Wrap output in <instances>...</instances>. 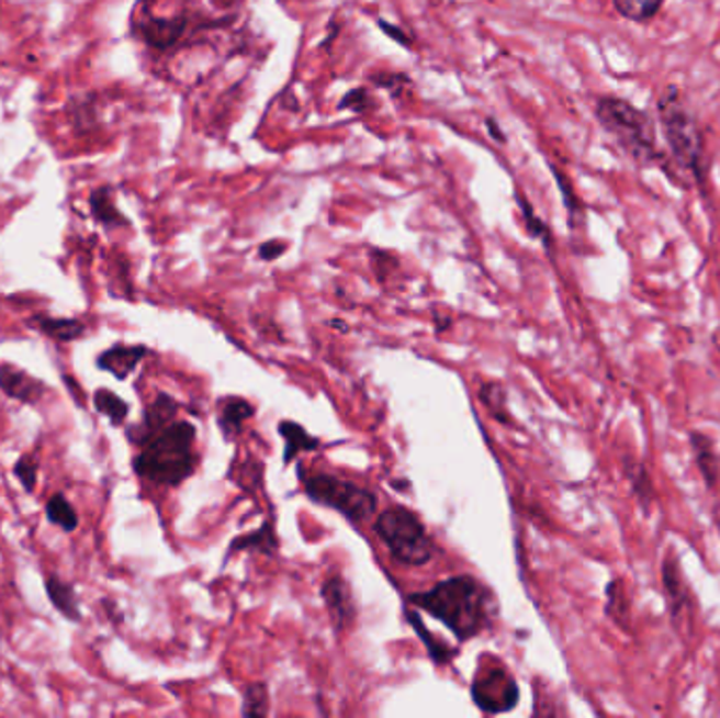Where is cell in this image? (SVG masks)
<instances>
[{
    "label": "cell",
    "instance_id": "obj_1",
    "mask_svg": "<svg viewBox=\"0 0 720 718\" xmlns=\"http://www.w3.org/2000/svg\"><path fill=\"white\" fill-rule=\"evenodd\" d=\"M409 603L442 621L460 641L479 637L491 619V594L472 575H455L435 588L415 592Z\"/></svg>",
    "mask_w": 720,
    "mask_h": 718
},
{
    "label": "cell",
    "instance_id": "obj_2",
    "mask_svg": "<svg viewBox=\"0 0 720 718\" xmlns=\"http://www.w3.org/2000/svg\"><path fill=\"white\" fill-rule=\"evenodd\" d=\"M196 428L190 422H171L148 438L133 458V470L139 479L162 485L180 487L196 470Z\"/></svg>",
    "mask_w": 720,
    "mask_h": 718
},
{
    "label": "cell",
    "instance_id": "obj_3",
    "mask_svg": "<svg viewBox=\"0 0 720 718\" xmlns=\"http://www.w3.org/2000/svg\"><path fill=\"white\" fill-rule=\"evenodd\" d=\"M375 531L396 563L421 566L430 563L437 554V546L428 536L424 523L417 514L403 506H394L380 514L375 520Z\"/></svg>",
    "mask_w": 720,
    "mask_h": 718
},
{
    "label": "cell",
    "instance_id": "obj_4",
    "mask_svg": "<svg viewBox=\"0 0 720 718\" xmlns=\"http://www.w3.org/2000/svg\"><path fill=\"white\" fill-rule=\"evenodd\" d=\"M660 119H662V128L666 135L670 150L676 158V162L694 176L697 183L704 180V139L697 128L691 112L687 105L680 102L676 89H668L662 100H660Z\"/></svg>",
    "mask_w": 720,
    "mask_h": 718
},
{
    "label": "cell",
    "instance_id": "obj_5",
    "mask_svg": "<svg viewBox=\"0 0 720 718\" xmlns=\"http://www.w3.org/2000/svg\"><path fill=\"white\" fill-rule=\"evenodd\" d=\"M600 125L618 137L621 148L639 162H655L657 144L649 116L618 98H603L596 105Z\"/></svg>",
    "mask_w": 720,
    "mask_h": 718
},
{
    "label": "cell",
    "instance_id": "obj_6",
    "mask_svg": "<svg viewBox=\"0 0 720 718\" xmlns=\"http://www.w3.org/2000/svg\"><path fill=\"white\" fill-rule=\"evenodd\" d=\"M304 489L312 502L334 508L352 523H364L378 511V497L369 489L331 474H310L304 479Z\"/></svg>",
    "mask_w": 720,
    "mask_h": 718
},
{
    "label": "cell",
    "instance_id": "obj_7",
    "mask_svg": "<svg viewBox=\"0 0 720 718\" xmlns=\"http://www.w3.org/2000/svg\"><path fill=\"white\" fill-rule=\"evenodd\" d=\"M472 699L485 715L510 713L518 704L520 689L515 676L502 666L483 667L472 681Z\"/></svg>",
    "mask_w": 720,
    "mask_h": 718
},
{
    "label": "cell",
    "instance_id": "obj_8",
    "mask_svg": "<svg viewBox=\"0 0 720 718\" xmlns=\"http://www.w3.org/2000/svg\"><path fill=\"white\" fill-rule=\"evenodd\" d=\"M662 582H664V594L668 601L670 619L674 621V626L680 630V624L687 621L691 617V609H694V594L689 584L685 582L683 569H680V561L678 554L674 552V548H670L664 557V564H662Z\"/></svg>",
    "mask_w": 720,
    "mask_h": 718
},
{
    "label": "cell",
    "instance_id": "obj_9",
    "mask_svg": "<svg viewBox=\"0 0 720 718\" xmlns=\"http://www.w3.org/2000/svg\"><path fill=\"white\" fill-rule=\"evenodd\" d=\"M0 392L24 405H38L45 399V394L49 392V388L41 380L32 378L24 369H20L11 362H2L0 364Z\"/></svg>",
    "mask_w": 720,
    "mask_h": 718
},
{
    "label": "cell",
    "instance_id": "obj_10",
    "mask_svg": "<svg viewBox=\"0 0 720 718\" xmlns=\"http://www.w3.org/2000/svg\"><path fill=\"white\" fill-rule=\"evenodd\" d=\"M323 598H325V605H327V612H329L335 628L339 632L348 630L357 619V603H355V596H352L348 582L339 575L329 577L323 584Z\"/></svg>",
    "mask_w": 720,
    "mask_h": 718
},
{
    "label": "cell",
    "instance_id": "obj_11",
    "mask_svg": "<svg viewBox=\"0 0 720 718\" xmlns=\"http://www.w3.org/2000/svg\"><path fill=\"white\" fill-rule=\"evenodd\" d=\"M176 413H178V403L169 394L160 392L155 401L148 405V410L144 411L142 424L130 428L127 435H130L131 442L142 447L158 430H162L165 426L176 422Z\"/></svg>",
    "mask_w": 720,
    "mask_h": 718
},
{
    "label": "cell",
    "instance_id": "obj_12",
    "mask_svg": "<svg viewBox=\"0 0 720 718\" xmlns=\"http://www.w3.org/2000/svg\"><path fill=\"white\" fill-rule=\"evenodd\" d=\"M146 357H148V346H144V344H135V346L114 344L112 348L103 350L95 362H98L100 371H105V373L114 375L116 380L125 382Z\"/></svg>",
    "mask_w": 720,
    "mask_h": 718
},
{
    "label": "cell",
    "instance_id": "obj_13",
    "mask_svg": "<svg viewBox=\"0 0 720 718\" xmlns=\"http://www.w3.org/2000/svg\"><path fill=\"white\" fill-rule=\"evenodd\" d=\"M689 445H691L695 463L699 468L701 479L706 481L708 487H717L720 483V453L717 451L712 438L704 433H691Z\"/></svg>",
    "mask_w": 720,
    "mask_h": 718
},
{
    "label": "cell",
    "instance_id": "obj_14",
    "mask_svg": "<svg viewBox=\"0 0 720 718\" xmlns=\"http://www.w3.org/2000/svg\"><path fill=\"white\" fill-rule=\"evenodd\" d=\"M45 591H47V596H49L53 607L61 616L66 617L68 621L78 624L82 619V612H80V605H78L77 591H75V586L70 582L61 580L55 573H49V575H45Z\"/></svg>",
    "mask_w": 720,
    "mask_h": 718
},
{
    "label": "cell",
    "instance_id": "obj_15",
    "mask_svg": "<svg viewBox=\"0 0 720 718\" xmlns=\"http://www.w3.org/2000/svg\"><path fill=\"white\" fill-rule=\"evenodd\" d=\"M30 325L36 327V332L52 337L55 341H61V344L77 341L87 334V325L78 318H53L49 314H36V316H32Z\"/></svg>",
    "mask_w": 720,
    "mask_h": 718
},
{
    "label": "cell",
    "instance_id": "obj_16",
    "mask_svg": "<svg viewBox=\"0 0 720 718\" xmlns=\"http://www.w3.org/2000/svg\"><path fill=\"white\" fill-rule=\"evenodd\" d=\"M254 413H256V407L245 399H236V396L224 399L220 403V415H217L224 437L232 440V438H236V435H240L243 424L249 422L254 417Z\"/></svg>",
    "mask_w": 720,
    "mask_h": 718
},
{
    "label": "cell",
    "instance_id": "obj_17",
    "mask_svg": "<svg viewBox=\"0 0 720 718\" xmlns=\"http://www.w3.org/2000/svg\"><path fill=\"white\" fill-rule=\"evenodd\" d=\"M45 514L52 525L59 527L66 534H75L80 525L77 508L70 504V500L64 493H53L45 504Z\"/></svg>",
    "mask_w": 720,
    "mask_h": 718
},
{
    "label": "cell",
    "instance_id": "obj_18",
    "mask_svg": "<svg viewBox=\"0 0 720 718\" xmlns=\"http://www.w3.org/2000/svg\"><path fill=\"white\" fill-rule=\"evenodd\" d=\"M279 433L284 438V462L286 463L304 451L318 449V440L310 437L308 433L295 422H281Z\"/></svg>",
    "mask_w": 720,
    "mask_h": 718
},
{
    "label": "cell",
    "instance_id": "obj_19",
    "mask_svg": "<svg viewBox=\"0 0 720 718\" xmlns=\"http://www.w3.org/2000/svg\"><path fill=\"white\" fill-rule=\"evenodd\" d=\"M623 470H626V479L630 481V487H632V493H634L637 502L641 504L644 513H649L655 493H653V483H651V476H649L646 468L641 462L626 460Z\"/></svg>",
    "mask_w": 720,
    "mask_h": 718
},
{
    "label": "cell",
    "instance_id": "obj_20",
    "mask_svg": "<svg viewBox=\"0 0 720 718\" xmlns=\"http://www.w3.org/2000/svg\"><path fill=\"white\" fill-rule=\"evenodd\" d=\"M93 405L110 419L112 426H123L130 415V405L108 388H100L93 392Z\"/></svg>",
    "mask_w": 720,
    "mask_h": 718
},
{
    "label": "cell",
    "instance_id": "obj_21",
    "mask_svg": "<svg viewBox=\"0 0 720 718\" xmlns=\"http://www.w3.org/2000/svg\"><path fill=\"white\" fill-rule=\"evenodd\" d=\"M91 213L100 224L108 226V228L127 226V220L119 213V209L112 203L110 192L105 188H100L91 194Z\"/></svg>",
    "mask_w": 720,
    "mask_h": 718
},
{
    "label": "cell",
    "instance_id": "obj_22",
    "mask_svg": "<svg viewBox=\"0 0 720 718\" xmlns=\"http://www.w3.org/2000/svg\"><path fill=\"white\" fill-rule=\"evenodd\" d=\"M259 550L263 554H274V550L279 548V539L274 536V529H272V523H263L261 529L254 531L251 536H245V538L234 539L230 543V550Z\"/></svg>",
    "mask_w": 720,
    "mask_h": 718
},
{
    "label": "cell",
    "instance_id": "obj_23",
    "mask_svg": "<svg viewBox=\"0 0 720 718\" xmlns=\"http://www.w3.org/2000/svg\"><path fill=\"white\" fill-rule=\"evenodd\" d=\"M664 0H614L619 15L630 22H649L662 7Z\"/></svg>",
    "mask_w": 720,
    "mask_h": 718
},
{
    "label": "cell",
    "instance_id": "obj_24",
    "mask_svg": "<svg viewBox=\"0 0 720 718\" xmlns=\"http://www.w3.org/2000/svg\"><path fill=\"white\" fill-rule=\"evenodd\" d=\"M409 624H413V628L417 630V635H419V639L424 641V644L428 647V653H430V658L437 662V664H447L458 651L455 649H451V647H447V642H438L435 637H432V632H428L424 626H421V621L417 619V616L415 614H409Z\"/></svg>",
    "mask_w": 720,
    "mask_h": 718
},
{
    "label": "cell",
    "instance_id": "obj_25",
    "mask_svg": "<svg viewBox=\"0 0 720 718\" xmlns=\"http://www.w3.org/2000/svg\"><path fill=\"white\" fill-rule=\"evenodd\" d=\"M243 717H266L268 715V687L263 683H251L245 687Z\"/></svg>",
    "mask_w": 720,
    "mask_h": 718
},
{
    "label": "cell",
    "instance_id": "obj_26",
    "mask_svg": "<svg viewBox=\"0 0 720 718\" xmlns=\"http://www.w3.org/2000/svg\"><path fill=\"white\" fill-rule=\"evenodd\" d=\"M607 616L616 619L619 626L626 624V619L630 617V603H628L623 586H621V582H618V580H614L607 586Z\"/></svg>",
    "mask_w": 720,
    "mask_h": 718
},
{
    "label": "cell",
    "instance_id": "obj_27",
    "mask_svg": "<svg viewBox=\"0 0 720 718\" xmlns=\"http://www.w3.org/2000/svg\"><path fill=\"white\" fill-rule=\"evenodd\" d=\"M481 399L491 411V415L504 424H508V410H506V394L499 384H485L481 388Z\"/></svg>",
    "mask_w": 720,
    "mask_h": 718
},
{
    "label": "cell",
    "instance_id": "obj_28",
    "mask_svg": "<svg viewBox=\"0 0 720 718\" xmlns=\"http://www.w3.org/2000/svg\"><path fill=\"white\" fill-rule=\"evenodd\" d=\"M13 474L18 476V481L22 483L24 491L32 493L36 489V483H38V460H36V456H32V453L22 456L13 465Z\"/></svg>",
    "mask_w": 720,
    "mask_h": 718
},
{
    "label": "cell",
    "instance_id": "obj_29",
    "mask_svg": "<svg viewBox=\"0 0 720 718\" xmlns=\"http://www.w3.org/2000/svg\"><path fill=\"white\" fill-rule=\"evenodd\" d=\"M371 103V98L364 89H357L352 93H348L344 100H341V108H355V110H364L367 105Z\"/></svg>",
    "mask_w": 720,
    "mask_h": 718
},
{
    "label": "cell",
    "instance_id": "obj_30",
    "mask_svg": "<svg viewBox=\"0 0 720 718\" xmlns=\"http://www.w3.org/2000/svg\"><path fill=\"white\" fill-rule=\"evenodd\" d=\"M520 206H522V213H525V220H527V228H529V232L533 234V236H548V231H545V226L541 224L540 220L533 215V211H531V206H529V203H525V201H520Z\"/></svg>",
    "mask_w": 720,
    "mask_h": 718
},
{
    "label": "cell",
    "instance_id": "obj_31",
    "mask_svg": "<svg viewBox=\"0 0 720 718\" xmlns=\"http://www.w3.org/2000/svg\"><path fill=\"white\" fill-rule=\"evenodd\" d=\"M554 176H556V181H559V186H561V192H563V197H565L569 215H571V220H575V213L580 211V203L575 201V197H573V192H571V188H569V183H566L565 178H561V171H556V169H554Z\"/></svg>",
    "mask_w": 720,
    "mask_h": 718
},
{
    "label": "cell",
    "instance_id": "obj_32",
    "mask_svg": "<svg viewBox=\"0 0 720 718\" xmlns=\"http://www.w3.org/2000/svg\"><path fill=\"white\" fill-rule=\"evenodd\" d=\"M284 249H286V243L270 240V243H263V245L259 247V257L266 259V261H272V259L283 256Z\"/></svg>",
    "mask_w": 720,
    "mask_h": 718
},
{
    "label": "cell",
    "instance_id": "obj_33",
    "mask_svg": "<svg viewBox=\"0 0 720 718\" xmlns=\"http://www.w3.org/2000/svg\"><path fill=\"white\" fill-rule=\"evenodd\" d=\"M380 27L386 32L390 38H394L396 43H401V45H409V38H407V34H403L398 27L390 26V24H386V22H380Z\"/></svg>",
    "mask_w": 720,
    "mask_h": 718
},
{
    "label": "cell",
    "instance_id": "obj_34",
    "mask_svg": "<svg viewBox=\"0 0 720 718\" xmlns=\"http://www.w3.org/2000/svg\"><path fill=\"white\" fill-rule=\"evenodd\" d=\"M487 127H490L491 135L495 137V139H499V142H504V133L497 128V125H493V121H487Z\"/></svg>",
    "mask_w": 720,
    "mask_h": 718
}]
</instances>
